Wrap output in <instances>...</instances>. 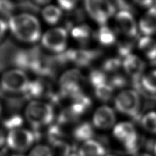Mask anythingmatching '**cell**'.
<instances>
[{"label":"cell","instance_id":"cell-1","mask_svg":"<svg viewBox=\"0 0 156 156\" xmlns=\"http://www.w3.org/2000/svg\"><path fill=\"white\" fill-rule=\"evenodd\" d=\"M8 26L16 38L26 43H35L41 38V25L32 14L22 13L8 19Z\"/></svg>","mask_w":156,"mask_h":156},{"label":"cell","instance_id":"cell-2","mask_svg":"<svg viewBox=\"0 0 156 156\" xmlns=\"http://www.w3.org/2000/svg\"><path fill=\"white\" fill-rule=\"evenodd\" d=\"M54 115L52 105L43 101H31L25 111L27 121L35 129H40L41 127L51 124L54 119Z\"/></svg>","mask_w":156,"mask_h":156},{"label":"cell","instance_id":"cell-3","mask_svg":"<svg viewBox=\"0 0 156 156\" xmlns=\"http://www.w3.org/2000/svg\"><path fill=\"white\" fill-rule=\"evenodd\" d=\"M84 7L90 17L101 26H105L116 12L115 5L106 0L86 1Z\"/></svg>","mask_w":156,"mask_h":156},{"label":"cell","instance_id":"cell-4","mask_svg":"<svg viewBox=\"0 0 156 156\" xmlns=\"http://www.w3.org/2000/svg\"><path fill=\"white\" fill-rule=\"evenodd\" d=\"M30 81L25 71L19 69H11L3 74L1 80L2 90L6 93H23Z\"/></svg>","mask_w":156,"mask_h":156},{"label":"cell","instance_id":"cell-5","mask_svg":"<svg viewBox=\"0 0 156 156\" xmlns=\"http://www.w3.org/2000/svg\"><path fill=\"white\" fill-rule=\"evenodd\" d=\"M113 135L123 144L129 154H136L138 151L139 138L135 127L129 122H121L113 129Z\"/></svg>","mask_w":156,"mask_h":156},{"label":"cell","instance_id":"cell-6","mask_svg":"<svg viewBox=\"0 0 156 156\" xmlns=\"http://www.w3.org/2000/svg\"><path fill=\"white\" fill-rule=\"evenodd\" d=\"M83 76L78 69L66 71L60 78V94L62 98L69 97L71 99L83 93L82 83Z\"/></svg>","mask_w":156,"mask_h":156},{"label":"cell","instance_id":"cell-7","mask_svg":"<svg viewBox=\"0 0 156 156\" xmlns=\"http://www.w3.org/2000/svg\"><path fill=\"white\" fill-rule=\"evenodd\" d=\"M141 105V99L138 93L133 90H125L117 94L115 99L116 110L122 115L135 116Z\"/></svg>","mask_w":156,"mask_h":156},{"label":"cell","instance_id":"cell-8","mask_svg":"<svg viewBox=\"0 0 156 156\" xmlns=\"http://www.w3.org/2000/svg\"><path fill=\"white\" fill-rule=\"evenodd\" d=\"M67 41V30L64 27L49 30L44 33L41 39L42 44L44 48L57 54L65 51Z\"/></svg>","mask_w":156,"mask_h":156},{"label":"cell","instance_id":"cell-9","mask_svg":"<svg viewBox=\"0 0 156 156\" xmlns=\"http://www.w3.org/2000/svg\"><path fill=\"white\" fill-rule=\"evenodd\" d=\"M35 142L36 138L32 131L21 128L10 131L6 138L8 147L18 152L27 151Z\"/></svg>","mask_w":156,"mask_h":156},{"label":"cell","instance_id":"cell-10","mask_svg":"<svg viewBox=\"0 0 156 156\" xmlns=\"http://www.w3.org/2000/svg\"><path fill=\"white\" fill-rule=\"evenodd\" d=\"M64 54L68 62H73L78 66L84 67L95 60L100 52L93 49H70L64 51Z\"/></svg>","mask_w":156,"mask_h":156},{"label":"cell","instance_id":"cell-11","mask_svg":"<svg viewBox=\"0 0 156 156\" xmlns=\"http://www.w3.org/2000/svg\"><path fill=\"white\" fill-rule=\"evenodd\" d=\"M116 27L122 34L132 38L138 33V26L132 14L126 10H121L115 16Z\"/></svg>","mask_w":156,"mask_h":156},{"label":"cell","instance_id":"cell-12","mask_svg":"<svg viewBox=\"0 0 156 156\" xmlns=\"http://www.w3.org/2000/svg\"><path fill=\"white\" fill-rule=\"evenodd\" d=\"M116 120V114L112 108L103 105L97 108L94 113L93 125L98 129H109L115 125Z\"/></svg>","mask_w":156,"mask_h":156},{"label":"cell","instance_id":"cell-13","mask_svg":"<svg viewBox=\"0 0 156 156\" xmlns=\"http://www.w3.org/2000/svg\"><path fill=\"white\" fill-rule=\"evenodd\" d=\"M122 66L129 77L133 79H138L144 73L145 63L138 55L130 54L124 58Z\"/></svg>","mask_w":156,"mask_h":156},{"label":"cell","instance_id":"cell-14","mask_svg":"<svg viewBox=\"0 0 156 156\" xmlns=\"http://www.w3.org/2000/svg\"><path fill=\"white\" fill-rule=\"evenodd\" d=\"M51 93L49 85L42 80L38 79L30 82L23 93L25 99H37L43 96H48Z\"/></svg>","mask_w":156,"mask_h":156},{"label":"cell","instance_id":"cell-15","mask_svg":"<svg viewBox=\"0 0 156 156\" xmlns=\"http://www.w3.org/2000/svg\"><path fill=\"white\" fill-rule=\"evenodd\" d=\"M140 32L145 37L156 34V7H151L142 16L138 23Z\"/></svg>","mask_w":156,"mask_h":156},{"label":"cell","instance_id":"cell-16","mask_svg":"<svg viewBox=\"0 0 156 156\" xmlns=\"http://www.w3.org/2000/svg\"><path fill=\"white\" fill-rule=\"evenodd\" d=\"M91 105L92 101L90 97L82 93L72 99V104L69 108L72 114L79 119L80 116L88 112Z\"/></svg>","mask_w":156,"mask_h":156},{"label":"cell","instance_id":"cell-17","mask_svg":"<svg viewBox=\"0 0 156 156\" xmlns=\"http://www.w3.org/2000/svg\"><path fill=\"white\" fill-rule=\"evenodd\" d=\"M78 152L80 156H104L106 150L102 143L92 139L84 142Z\"/></svg>","mask_w":156,"mask_h":156},{"label":"cell","instance_id":"cell-18","mask_svg":"<svg viewBox=\"0 0 156 156\" xmlns=\"http://www.w3.org/2000/svg\"><path fill=\"white\" fill-rule=\"evenodd\" d=\"M16 49L14 44L10 41H6L0 44V70L11 65H12Z\"/></svg>","mask_w":156,"mask_h":156},{"label":"cell","instance_id":"cell-19","mask_svg":"<svg viewBox=\"0 0 156 156\" xmlns=\"http://www.w3.org/2000/svg\"><path fill=\"white\" fill-rule=\"evenodd\" d=\"M93 125L88 122L78 124L73 130V136L78 142H86L92 140L94 136Z\"/></svg>","mask_w":156,"mask_h":156},{"label":"cell","instance_id":"cell-20","mask_svg":"<svg viewBox=\"0 0 156 156\" xmlns=\"http://www.w3.org/2000/svg\"><path fill=\"white\" fill-rule=\"evenodd\" d=\"M71 34L75 40L82 44L88 43L91 38L94 36V33H93L90 27L85 24L78 25L73 27Z\"/></svg>","mask_w":156,"mask_h":156},{"label":"cell","instance_id":"cell-21","mask_svg":"<svg viewBox=\"0 0 156 156\" xmlns=\"http://www.w3.org/2000/svg\"><path fill=\"white\" fill-rule=\"evenodd\" d=\"M138 49L149 60H156V41L151 37L141 38L138 41Z\"/></svg>","mask_w":156,"mask_h":156},{"label":"cell","instance_id":"cell-22","mask_svg":"<svg viewBox=\"0 0 156 156\" xmlns=\"http://www.w3.org/2000/svg\"><path fill=\"white\" fill-rule=\"evenodd\" d=\"M95 38L103 46L109 47L115 44L116 41V37L115 32L106 26H102L94 33Z\"/></svg>","mask_w":156,"mask_h":156},{"label":"cell","instance_id":"cell-23","mask_svg":"<svg viewBox=\"0 0 156 156\" xmlns=\"http://www.w3.org/2000/svg\"><path fill=\"white\" fill-rule=\"evenodd\" d=\"M62 10L54 5H47L42 10L43 19L49 25H55L58 23L62 18Z\"/></svg>","mask_w":156,"mask_h":156},{"label":"cell","instance_id":"cell-24","mask_svg":"<svg viewBox=\"0 0 156 156\" xmlns=\"http://www.w3.org/2000/svg\"><path fill=\"white\" fill-rule=\"evenodd\" d=\"M141 83L147 92L156 94V70H152L143 75Z\"/></svg>","mask_w":156,"mask_h":156},{"label":"cell","instance_id":"cell-25","mask_svg":"<svg viewBox=\"0 0 156 156\" xmlns=\"http://www.w3.org/2000/svg\"><path fill=\"white\" fill-rule=\"evenodd\" d=\"M23 124V119L18 114H13L6 117L2 121V125L5 129L9 130V132L15 129H20Z\"/></svg>","mask_w":156,"mask_h":156},{"label":"cell","instance_id":"cell-26","mask_svg":"<svg viewBox=\"0 0 156 156\" xmlns=\"http://www.w3.org/2000/svg\"><path fill=\"white\" fill-rule=\"evenodd\" d=\"M94 94L97 99L103 102H108L112 99L114 88L109 83H105L94 88Z\"/></svg>","mask_w":156,"mask_h":156},{"label":"cell","instance_id":"cell-27","mask_svg":"<svg viewBox=\"0 0 156 156\" xmlns=\"http://www.w3.org/2000/svg\"><path fill=\"white\" fill-rule=\"evenodd\" d=\"M88 80L92 86L96 88L105 83H107V76L102 70L94 69L90 71L88 76Z\"/></svg>","mask_w":156,"mask_h":156},{"label":"cell","instance_id":"cell-28","mask_svg":"<svg viewBox=\"0 0 156 156\" xmlns=\"http://www.w3.org/2000/svg\"><path fill=\"white\" fill-rule=\"evenodd\" d=\"M65 133L62 129V126L59 124L50 125L47 132V137L51 144L55 142L62 140Z\"/></svg>","mask_w":156,"mask_h":156},{"label":"cell","instance_id":"cell-29","mask_svg":"<svg viewBox=\"0 0 156 156\" xmlns=\"http://www.w3.org/2000/svg\"><path fill=\"white\" fill-rule=\"evenodd\" d=\"M141 124L147 132L156 134V112H150L146 114L142 119Z\"/></svg>","mask_w":156,"mask_h":156},{"label":"cell","instance_id":"cell-30","mask_svg":"<svg viewBox=\"0 0 156 156\" xmlns=\"http://www.w3.org/2000/svg\"><path fill=\"white\" fill-rule=\"evenodd\" d=\"M51 145L54 149V151L60 156H69L76 149L73 148L66 142L62 140H58L52 143Z\"/></svg>","mask_w":156,"mask_h":156},{"label":"cell","instance_id":"cell-31","mask_svg":"<svg viewBox=\"0 0 156 156\" xmlns=\"http://www.w3.org/2000/svg\"><path fill=\"white\" fill-rule=\"evenodd\" d=\"M121 65V61L117 58H110L105 60L102 65V71L105 73L115 72Z\"/></svg>","mask_w":156,"mask_h":156},{"label":"cell","instance_id":"cell-32","mask_svg":"<svg viewBox=\"0 0 156 156\" xmlns=\"http://www.w3.org/2000/svg\"><path fill=\"white\" fill-rule=\"evenodd\" d=\"M16 5L9 1H0V15L10 19L15 10Z\"/></svg>","mask_w":156,"mask_h":156},{"label":"cell","instance_id":"cell-33","mask_svg":"<svg viewBox=\"0 0 156 156\" xmlns=\"http://www.w3.org/2000/svg\"><path fill=\"white\" fill-rule=\"evenodd\" d=\"M29 156H54V152L48 146L38 144L32 149Z\"/></svg>","mask_w":156,"mask_h":156},{"label":"cell","instance_id":"cell-34","mask_svg":"<svg viewBox=\"0 0 156 156\" xmlns=\"http://www.w3.org/2000/svg\"><path fill=\"white\" fill-rule=\"evenodd\" d=\"M16 6H19L21 10L29 11L32 13H37L40 10V5L37 2H19L16 4Z\"/></svg>","mask_w":156,"mask_h":156},{"label":"cell","instance_id":"cell-35","mask_svg":"<svg viewBox=\"0 0 156 156\" xmlns=\"http://www.w3.org/2000/svg\"><path fill=\"white\" fill-rule=\"evenodd\" d=\"M77 1H65V0H60L58 2L59 8L62 11L65 12H73L76 9V7L77 4Z\"/></svg>","mask_w":156,"mask_h":156},{"label":"cell","instance_id":"cell-36","mask_svg":"<svg viewBox=\"0 0 156 156\" xmlns=\"http://www.w3.org/2000/svg\"><path fill=\"white\" fill-rule=\"evenodd\" d=\"M109 84L112 87L115 88H122L126 84V80L122 76H114L110 80Z\"/></svg>","mask_w":156,"mask_h":156},{"label":"cell","instance_id":"cell-37","mask_svg":"<svg viewBox=\"0 0 156 156\" xmlns=\"http://www.w3.org/2000/svg\"><path fill=\"white\" fill-rule=\"evenodd\" d=\"M8 24L4 20L0 18V41L4 37L8 29Z\"/></svg>","mask_w":156,"mask_h":156},{"label":"cell","instance_id":"cell-38","mask_svg":"<svg viewBox=\"0 0 156 156\" xmlns=\"http://www.w3.org/2000/svg\"><path fill=\"white\" fill-rule=\"evenodd\" d=\"M5 140H6V139H5L4 131L0 128V148L4 146Z\"/></svg>","mask_w":156,"mask_h":156},{"label":"cell","instance_id":"cell-39","mask_svg":"<svg viewBox=\"0 0 156 156\" xmlns=\"http://www.w3.org/2000/svg\"><path fill=\"white\" fill-rule=\"evenodd\" d=\"M137 156H151V155H150L148 154H140V155H138Z\"/></svg>","mask_w":156,"mask_h":156},{"label":"cell","instance_id":"cell-40","mask_svg":"<svg viewBox=\"0 0 156 156\" xmlns=\"http://www.w3.org/2000/svg\"><path fill=\"white\" fill-rule=\"evenodd\" d=\"M0 156H7L4 152L0 151Z\"/></svg>","mask_w":156,"mask_h":156},{"label":"cell","instance_id":"cell-41","mask_svg":"<svg viewBox=\"0 0 156 156\" xmlns=\"http://www.w3.org/2000/svg\"><path fill=\"white\" fill-rule=\"evenodd\" d=\"M12 156H24V155H23L22 154H14Z\"/></svg>","mask_w":156,"mask_h":156},{"label":"cell","instance_id":"cell-42","mask_svg":"<svg viewBox=\"0 0 156 156\" xmlns=\"http://www.w3.org/2000/svg\"><path fill=\"white\" fill-rule=\"evenodd\" d=\"M1 112H2V107H1V105H0V115H1Z\"/></svg>","mask_w":156,"mask_h":156},{"label":"cell","instance_id":"cell-43","mask_svg":"<svg viewBox=\"0 0 156 156\" xmlns=\"http://www.w3.org/2000/svg\"><path fill=\"white\" fill-rule=\"evenodd\" d=\"M155 155H156V144H155Z\"/></svg>","mask_w":156,"mask_h":156},{"label":"cell","instance_id":"cell-44","mask_svg":"<svg viewBox=\"0 0 156 156\" xmlns=\"http://www.w3.org/2000/svg\"><path fill=\"white\" fill-rule=\"evenodd\" d=\"M107 156H114V155H107Z\"/></svg>","mask_w":156,"mask_h":156},{"label":"cell","instance_id":"cell-45","mask_svg":"<svg viewBox=\"0 0 156 156\" xmlns=\"http://www.w3.org/2000/svg\"><path fill=\"white\" fill-rule=\"evenodd\" d=\"M155 4H156V2H155ZM155 7H156V5H155Z\"/></svg>","mask_w":156,"mask_h":156}]
</instances>
